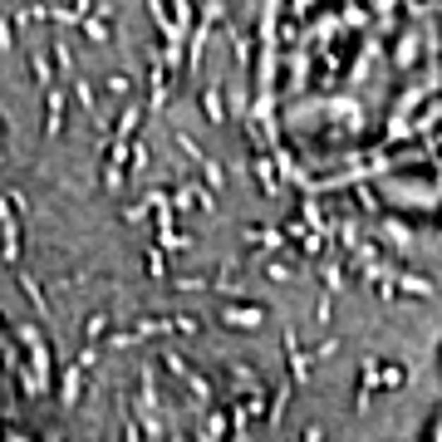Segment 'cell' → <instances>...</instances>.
Here are the masks:
<instances>
[{
    "label": "cell",
    "mask_w": 442,
    "mask_h": 442,
    "mask_svg": "<svg viewBox=\"0 0 442 442\" xmlns=\"http://www.w3.org/2000/svg\"><path fill=\"white\" fill-rule=\"evenodd\" d=\"M374 388H378V364L369 359V364L359 369V393H354V408H359V413L369 408V398H374Z\"/></svg>",
    "instance_id": "cell-2"
},
{
    "label": "cell",
    "mask_w": 442,
    "mask_h": 442,
    "mask_svg": "<svg viewBox=\"0 0 442 442\" xmlns=\"http://www.w3.org/2000/svg\"><path fill=\"white\" fill-rule=\"evenodd\" d=\"M378 383H383V388H398V383H403V369H398V364L378 369Z\"/></svg>",
    "instance_id": "cell-5"
},
{
    "label": "cell",
    "mask_w": 442,
    "mask_h": 442,
    "mask_svg": "<svg viewBox=\"0 0 442 442\" xmlns=\"http://www.w3.org/2000/svg\"><path fill=\"white\" fill-rule=\"evenodd\" d=\"M300 442H325V428H320V423H310V428H305V438Z\"/></svg>",
    "instance_id": "cell-7"
},
{
    "label": "cell",
    "mask_w": 442,
    "mask_h": 442,
    "mask_svg": "<svg viewBox=\"0 0 442 442\" xmlns=\"http://www.w3.org/2000/svg\"><path fill=\"white\" fill-rule=\"evenodd\" d=\"M256 177H261V192H275V187H280V177H275V167H270L265 157L256 162Z\"/></svg>",
    "instance_id": "cell-3"
},
{
    "label": "cell",
    "mask_w": 442,
    "mask_h": 442,
    "mask_svg": "<svg viewBox=\"0 0 442 442\" xmlns=\"http://www.w3.org/2000/svg\"><path fill=\"white\" fill-rule=\"evenodd\" d=\"M251 241H261V246H285V231H256Z\"/></svg>",
    "instance_id": "cell-6"
},
{
    "label": "cell",
    "mask_w": 442,
    "mask_h": 442,
    "mask_svg": "<svg viewBox=\"0 0 442 442\" xmlns=\"http://www.w3.org/2000/svg\"><path fill=\"white\" fill-rule=\"evenodd\" d=\"M285 359H290V388H295V383H305V378H310V359H305L300 334H295V330H285Z\"/></svg>",
    "instance_id": "cell-1"
},
{
    "label": "cell",
    "mask_w": 442,
    "mask_h": 442,
    "mask_svg": "<svg viewBox=\"0 0 442 442\" xmlns=\"http://www.w3.org/2000/svg\"><path fill=\"white\" fill-rule=\"evenodd\" d=\"M231 320H236V325H261L265 310H226V325H231Z\"/></svg>",
    "instance_id": "cell-4"
}]
</instances>
